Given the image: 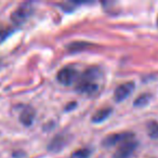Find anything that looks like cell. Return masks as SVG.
<instances>
[{"mask_svg": "<svg viewBox=\"0 0 158 158\" xmlns=\"http://www.w3.org/2000/svg\"><path fill=\"white\" fill-rule=\"evenodd\" d=\"M101 72L97 67L87 68L81 75H79L76 84V91L81 94L93 95L99 90V85L95 81L100 78Z\"/></svg>", "mask_w": 158, "mask_h": 158, "instance_id": "obj_1", "label": "cell"}, {"mask_svg": "<svg viewBox=\"0 0 158 158\" xmlns=\"http://www.w3.org/2000/svg\"><path fill=\"white\" fill-rule=\"evenodd\" d=\"M34 11V8L31 2H24L20 5L11 14V21L15 25L20 26L23 23L27 21V19L31 15Z\"/></svg>", "mask_w": 158, "mask_h": 158, "instance_id": "obj_2", "label": "cell"}, {"mask_svg": "<svg viewBox=\"0 0 158 158\" xmlns=\"http://www.w3.org/2000/svg\"><path fill=\"white\" fill-rule=\"evenodd\" d=\"M131 139H134V134L132 132H119V133H113L105 136L102 144L105 147H112L117 144H123V142Z\"/></svg>", "mask_w": 158, "mask_h": 158, "instance_id": "obj_3", "label": "cell"}, {"mask_svg": "<svg viewBox=\"0 0 158 158\" xmlns=\"http://www.w3.org/2000/svg\"><path fill=\"white\" fill-rule=\"evenodd\" d=\"M79 77V74L75 68L73 67H64L62 69H60V72L57 73V81L60 84L64 85V86H70L72 84H74Z\"/></svg>", "mask_w": 158, "mask_h": 158, "instance_id": "obj_4", "label": "cell"}, {"mask_svg": "<svg viewBox=\"0 0 158 158\" xmlns=\"http://www.w3.org/2000/svg\"><path fill=\"white\" fill-rule=\"evenodd\" d=\"M138 145V141H135L134 139L126 141L123 144L119 145V147L116 149L114 154V158H129L134 153Z\"/></svg>", "mask_w": 158, "mask_h": 158, "instance_id": "obj_5", "label": "cell"}, {"mask_svg": "<svg viewBox=\"0 0 158 158\" xmlns=\"http://www.w3.org/2000/svg\"><path fill=\"white\" fill-rule=\"evenodd\" d=\"M134 87H135V85H134L133 81H127V82H123V84L119 85L114 92L115 102L119 103V102L125 101V100L133 92Z\"/></svg>", "mask_w": 158, "mask_h": 158, "instance_id": "obj_6", "label": "cell"}, {"mask_svg": "<svg viewBox=\"0 0 158 158\" xmlns=\"http://www.w3.org/2000/svg\"><path fill=\"white\" fill-rule=\"evenodd\" d=\"M68 136L64 133H60L57 135H55L54 138L51 140V142L48 145V149L50 152H60L61 149H63L66 146V144L68 143Z\"/></svg>", "mask_w": 158, "mask_h": 158, "instance_id": "obj_7", "label": "cell"}, {"mask_svg": "<svg viewBox=\"0 0 158 158\" xmlns=\"http://www.w3.org/2000/svg\"><path fill=\"white\" fill-rule=\"evenodd\" d=\"M35 116H36L35 110H34L33 108L31 107H25L20 115V120L24 126L29 127V126H31V123H34Z\"/></svg>", "mask_w": 158, "mask_h": 158, "instance_id": "obj_8", "label": "cell"}, {"mask_svg": "<svg viewBox=\"0 0 158 158\" xmlns=\"http://www.w3.org/2000/svg\"><path fill=\"white\" fill-rule=\"evenodd\" d=\"M113 110L112 107H104L99 110L98 112H95V114L92 116V123H103L104 120L108 118L112 114Z\"/></svg>", "mask_w": 158, "mask_h": 158, "instance_id": "obj_9", "label": "cell"}, {"mask_svg": "<svg viewBox=\"0 0 158 158\" xmlns=\"http://www.w3.org/2000/svg\"><path fill=\"white\" fill-rule=\"evenodd\" d=\"M147 134L151 139H158V123L155 120H151L147 123Z\"/></svg>", "mask_w": 158, "mask_h": 158, "instance_id": "obj_10", "label": "cell"}, {"mask_svg": "<svg viewBox=\"0 0 158 158\" xmlns=\"http://www.w3.org/2000/svg\"><path fill=\"white\" fill-rule=\"evenodd\" d=\"M91 46L90 42H82V41H79V42H72L70 44H68V50L70 52H78V51H81L85 50V49L89 48Z\"/></svg>", "mask_w": 158, "mask_h": 158, "instance_id": "obj_11", "label": "cell"}, {"mask_svg": "<svg viewBox=\"0 0 158 158\" xmlns=\"http://www.w3.org/2000/svg\"><path fill=\"white\" fill-rule=\"evenodd\" d=\"M149 100H151V95H149L148 93H143V94H141L139 98H136L133 104L135 107H143V106L148 104Z\"/></svg>", "mask_w": 158, "mask_h": 158, "instance_id": "obj_12", "label": "cell"}, {"mask_svg": "<svg viewBox=\"0 0 158 158\" xmlns=\"http://www.w3.org/2000/svg\"><path fill=\"white\" fill-rule=\"evenodd\" d=\"M14 29L11 27H0V44L5 42L13 34Z\"/></svg>", "mask_w": 158, "mask_h": 158, "instance_id": "obj_13", "label": "cell"}, {"mask_svg": "<svg viewBox=\"0 0 158 158\" xmlns=\"http://www.w3.org/2000/svg\"><path fill=\"white\" fill-rule=\"evenodd\" d=\"M90 149L88 148H80L78 151L74 152L72 155V158H89L90 156Z\"/></svg>", "mask_w": 158, "mask_h": 158, "instance_id": "obj_14", "label": "cell"}, {"mask_svg": "<svg viewBox=\"0 0 158 158\" xmlns=\"http://www.w3.org/2000/svg\"><path fill=\"white\" fill-rule=\"evenodd\" d=\"M157 26H158V19H157Z\"/></svg>", "mask_w": 158, "mask_h": 158, "instance_id": "obj_15", "label": "cell"}]
</instances>
